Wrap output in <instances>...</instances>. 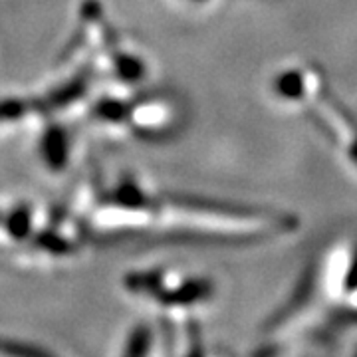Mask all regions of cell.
<instances>
[{"label":"cell","mask_w":357,"mask_h":357,"mask_svg":"<svg viewBox=\"0 0 357 357\" xmlns=\"http://www.w3.org/2000/svg\"><path fill=\"white\" fill-rule=\"evenodd\" d=\"M44 153L46 159L50 161L52 165H62V161H66V137L60 131H52L50 135L46 137V145H44Z\"/></svg>","instance_id":"6da1fadb"},{"label":"cell","mask_w":357,"mask_h":357,"mask_svg":"<svg viewBox=\"0 0 357 357\" xmlns=\"http://www.w3.org/2000/svg\"><path fill=\"white\" fill-rule=\"evenodd\" d=\"M149 342H151L149 330H147V328H139L137 332H133V335H131L128 354L129 356H135V354H145V351H147V347H149Z\"/></svg>","instance_id":"7a4b0ae2"},{"label":"cell","mask_w":357,"mask_h":357,"mask_svg":"<svg viewBox=\"0 0 357 357\" xmlns=\"http://www.w3.org/2000/svg\"><path fill=\"white\" fill-rule=\"evenodd\" d=\"M24 112L22 102H0V121L14 119Z\"/></svg>","instance_id":"3957f363"},{"label":"cell","mask_w":357,"mask_h":357,"mask_svg":"<svg viewBox=\"0 0 357 357\" xmlns=\"http://www.w3.org/2000/svg\"><path fill=\"white\" fill-rule=\"evenodd\" d=\"M123 107L121 105H117V102H103L100 107H98V114L105 117V119H109V121H117V117H121L123 115Z\"/></svg>","instance_id":"277c9868"},{"label":"cell","mask_w":357,"mask_h":357,"mask_svg":"<svg viewBox=\"0 0 357 357\" xmlns=\"http://www.w3.org/2000/svg\"><path fill=\"white\" fill-rule=\"evenodd\" d=\"M28 222H30V218H28V213H16V217H14V220H13V225H10V232L22 238L26 232H28Z\"/></svg>","instance_id":"5b68a950"}]
</instances>
